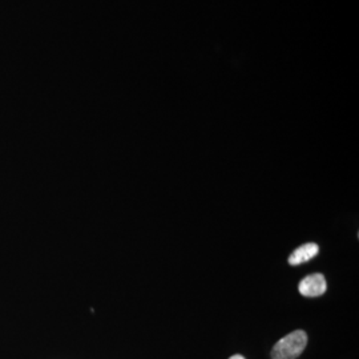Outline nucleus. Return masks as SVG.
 <instances>
[{"label": "nucleus", "instance_id": "f257e3e1", "mask_svg": "<svg viewBox=\"0 0 359 359\" xmlns=\"http://www.w3.org/2000/svg\"><path fill=\"white\" fill-rule=\"evenodd\" d=\"M308 346V334L295 330L281 338L270 353L271 359H297Z\"/></svg>", "mask_w": 359, "mask_h": 359}, {"label": "nucleus", "instance_id": "f03ea898", "mask_svg": "<svg viewBox=\"0 0 359 359\" xmlns=\"http://www.w3.org/2000/svg\"><path fill=\"white\" fill-rule=\"evenodd\" d=\"M327 283L321 273H314L306 276L301 283H298V292L299 294L308 298L321 297L326 293Z\"/></svg>", "mask_w": 359, "mask_h": 359}, {"label": "nucleus", "instance_id": "7ed1b4c3", "mask_svg": "<svg viewBox=\"0 0 359 359\" xmlns=\"http://www.w3.org/2000/svg\"><path fill=\"white\" fill-rule=\"evenodd\" d=\"M320 253V246L314 243L301 245L295 249L294 252L287 258V262L290 266H298L301 264H305Z\"/></svg>", "mask_w": 359, "mask_h": 359}, {"label": "nucleus", "instance_id": "20e7f679", "mask_svg": "<svg viewBox=\"0 0 359 359\" xmlns=\"http://www.w3.org/2000/svg\"><path fill=\"white\" fill-rule=\"evenodd\" d=\"M229 359H246L244 355H241V354H234V355H231Z\"/></svg>", "mask_w": 359, "mask_h": 359}]
</instances>
